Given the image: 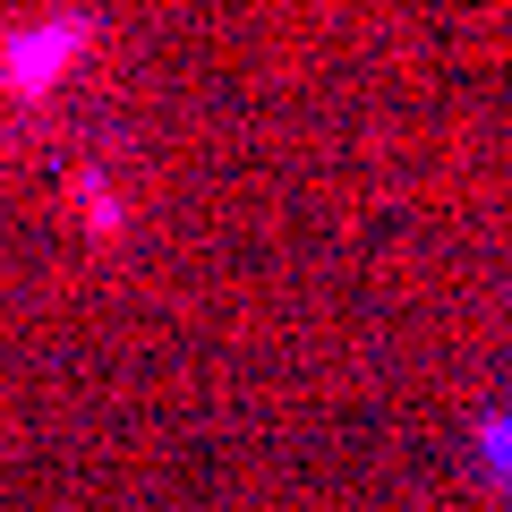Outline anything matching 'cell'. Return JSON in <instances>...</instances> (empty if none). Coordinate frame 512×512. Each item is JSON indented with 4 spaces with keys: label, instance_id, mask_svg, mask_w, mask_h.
I'll return each instance as SVG.
<instances>
[{
    "label": "cell",
    "instance_id": "6da1fadb",
    "mask_svg": "<svg viewBox=\"0 0 512 512\" xmlns=\"http://www.w3.org/2000/svg\"><path fill=\"white\" fill-rule=\"evenodd\" d=\"M86 52H94V18L43 9V18H26L18 35H0V94H9V103H35V94L69 86Z\"/></svg>",
    "mask_w": 512,
    "mask_h": 512
}]
</instances>
